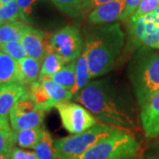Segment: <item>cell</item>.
Wrapping results in <instances>:
<instances>
[{"label":"cell","mask_w":159,"mask_h":159,"mask_svg":"<svg viewBox=\"0 0 159 159\" xmlns=\"http://www.w3.org/2000/svg\"><path fill=\"white\" fill-rule=\"evenodd\" d=\"M74 99L103 124L126 131L136 127L129 97L110 80L89 82Z\"/></svg>","instance_id":"cell-1"},{"label":"cell","mask_w":159,"mask_h":159,"mask_svg":"<svg viewBox=\"0 0 159 159\" xmlns=\"http://www.w3.org/2000/svg\"><path fill=\"white\" fill-rule=\"evenodd\" d=\"M125 43L119 23L100 25L85 31L84 51L89 67V79L109 73L115 65Z\"/></svg>","instance_id":"cell-2"},{"label":"cell","mask_w":159,"mask_h":159,"mask_svg":"<svg viewBox=\"0 0 159 159\" xmlns=\"http://www.w3.org/2000/svg\"><path fill=\"white\" fill-rule=\"evenodd\" d=\"M130 79L142 107L159 92V52L142 54L133 62Z\"/></svg>","instance_id":"cell-3"},{"label":"cell","mask_w":159,"mask_h":159,"mask_svg":"<svg viewBox=\"0 0 159 159\" xmlns=\"http://www.w3.org/2000/svg\"><path fill=\"white\" fill-rule=\"evenodd\" d=\"M119 129L103 123H97L83 133L58 139L54 142L57 158L77 159L94 145L113 134Z\"/></svg>","instance_id":"cell-4"},{"label":"cell","mask_w":159,"mask_h":159,"mask_svg":"<svg viewBox=\"0 0 159 159\" xmlns=\"http://www.w3.org/2000/svg\"><path fill=\"white\" fill-rule=\"evenodd\" d=\"M140 149V144L128 131L119 129L104 138L77 159H131Z\"/></svg>","instance_id":"cell-5"},{"label":"cell","mask_w":159,"mask_h":159,"mask_svg":"<svg viewBox=\"0 0 159 159\" xmlns=\"http://www.w3.org/2000/svg\"><path fill=\"white\" fill-rule=\"evenodd\" d=\"M84 50V41L80 30L66 26L51 34L48 40L47 51L57 53L66 64L75 61Z\"/></svg>","instance_id":"cell-6"},{"label":"cell","mask_w":159,"mask_h":159,"mask_svg":"<svg viewBox=\"0 0 159 159\" xmlns=\"http://www.w3.org/2000/svg\"><path fill=\"white\" fill-rule=\"evenodd\" d=\"M55 108L64 128L72 134L83 133L97 124L94 115L80 104L66 101L58 102Z\"/></svg>","instance_id":"cell-7"},{"label":"cell","mask_w":159,"mask_h":159,"mask_svg":"<svg viewBox=\"0 0 159 159\" xmlns=\"http://www.w3.org/2000/svg\"><path fill=\"white\" fill-rule=\"evenodd\" d=\"M44 111L36 108L27 92L11 109L9 120L13 132L41 127Z\"/></svg>","instance_id":"cell-8"},{"label":"cell","mask_w":159,"mask_h":159,"mask_svg":"<svg viewBox=\"0 0 159 159\" xmlns=\"http://www.w3.org/2000/svg\"><path fill=\"white\" fill-rule=\"evenodd\" d=\"M133 42L152 49L159 46V6L151 13L135 20H129Z\"/></svg>","instance_id":"cell-9"},{"label":"cell","mask_w":159,"mask_h":159,"mask_svg":"<svg viewBox=\"0 0 159 159\" xmlns=\"http://www.w3.org/2000/svg\"><path fill=\"white\" fill-rule=\"evenodd\" d=\"M125 6V0H114L94 8L88 16L91 25H104L120 20Z\"/></svg>","instance_id":"cell-10"},{"label":"cell","mask_w":159,"mask_h":159,"mask_svg":"<svg viewBox=\"0 0 159 159\" xmlns=\"http://www.w3.org/2000/svg\"><path fill=\"white\" fill-rule=\"evenodd\" d=\"M45 36L46 34L43 31L29 26L20 40L28 57L41 61L43 59L48 45V43H45Z\"/></svg>","instance_id":"cell-11"},{"label":"cell","mask_w":159,"mask_h":159,"mask_svg":"<svg viewBox=\"0 0 159 159\" xmlns=\"http://www.w3.org/2000/svg\"><path fill=\"white\" fill-rule=\"evenodd\" d=\"M28 92V88L20 83L0 87V121L8 123L11 109Z\"/></svg>","instance_id":"cell-12"},{"label":"cell","mask_w":159,"mask_h":159,"mask_svg":"<svg viewBox=\"0 0 159 159\" xmlns=\"http://www.w3.org/2000/svg\"><path fill=\"white\" fill-rule=\"evenodd\" d=\"M141 122L146 136L159 135V92L141 107Z\"/></svg>","instance_id":"cell-13"},{"label":"cell","mask_w":159,"mask_h":159,"mask_svg":"<svg viewBox=\"0 0 159 159\" xmlns=\"http://www.w3.org/2000/svg\"><path fill=\"white\" fill-rule=\"evenodd\" d=\"M42 61L33 57H27L18 62L19 83L28 88L38 80L41 72Z\"/></svg>","instance_id":"cell-14"},{"label":"cell","mask_w":159,"mask_h":159,"mask_svg":"<svg viewBox=\"0 0 159 159\" xmlns=\"http://www.w3.org/2000/svg\"><path fill=\"white\" fill-rule=\"evenodd\" d=\"M13 83H19L18 62L0 51V87Z\"/></svg>","instance_id":"cell-15"},{"label":"cell","mask_w":159,"mask_h":159,"mask_svg":"<svg viewBox=\"0 0 159 159\" xmlns=\"http://www.w3.org/2000/svg\"><path fill=\"white\" fill-rule=\"evenodd\" d=\"M29 25L16 20L2 24L0 26V45L9 42H20Z\"/></svg>","instance_id":"cell-16"},{"label":"cell","mask_w":159,"mask_h":159,"mask_svg":"<svg viewBox=\"0 0 159 159\" xmlns=\"http://www.w3.org/2000/svg\"><path fill=\"white\" fill-rule=\"evenodd\" d=\"M89 67L87 59V55L83 50L81 55L76 59V72H75V83L71 89L73 96H76L80 91L85 87L89 80Z\"/></svg>","instance_id":"cell-17"},{"label":"cell","mask_w":159,"mask_h":159,"mask_svg":"<svg viewBox=\"0 0 159 159\" xmlns=\"http://www.w3.org/2000/svg\"><path fill=\"white\" fill-rule=\"evenodd\" d=\"M51 2L70 17H80L90 10L89 0H51Z\"/></svg>","instance_id":"cell-18"},{"label":"cell","mask_w":159,"mask_h":159,"mask_svg":"<svg viewBox=\"0 0 159 159\" xmlns=\"http://www.w3.org/2000/svg\"><path fill=\"white\" fill-rule=\"evenodd\" d=\"M65 65V61L57 53L54 51H47L43 59L42 60L39 79L51 78L52 75L57 74Z\"/></svg>","instance_id":"cell-19"},{"label":"cell","mask_w":159,"mask_h":159,"mask_svg":"<svg viewBox=\"0 0 159 159\" xmlns=\"http://www.w3.org/2000/svg\"><path fill=\"white\" fill-rule=\"evenodd\" d=\"M42 127L14 132L15 143L22 148H34L43 134Z\"/></svg>","instance_id":"cell-20"},{"label":"cell","mask_w":159,"mask_h":159,"mask_svg":"<svg viewBox=\"0 0 159 159\" xmlns=\"http://www.w3.org/2000/svg\"><path fill=\"white\" fill-rule=\"evenodd\" d=\"M75 72L76 61H73L66 64L57 74L51 76V79L66 89L71 91L75 83Z\"/></svg>","instance_id":"cell-21"},{"label":"cell","mask_w":159,"mask_h":159,"mask_svg":"<svg viewBox=\"0 0 159 159\" xmlns=\"http://www.w3.org/2000/svg\"><path fill=\"white\" fill-rule=\"evenodd\" d=\"M34 153L39 159H58L55 149L54 141L50 133L43 129V134L34 147Z\"/></svg>","instance_id":"cell-22"},{"label":"cell","mask_w":159,"mask_h":159,"mask_svg":"<svg viewBox=\"0 0 159 159\" xmlns=\"http://www.w3.org/2000/svg\"><path fill=\"white\" fill-rule=\"evenodd\" d=\"M14 144V132L9 123L0 121V154L11 157Z\"/></svg>","instance_id":"cell-23"},{"label":"cell","mask_w":159,"mask_h":159,"mask_svg":"<svg viewBox=\"0 0 159 159\" xmlns=\"http://www.w3.org/2000/svg\"><path fill=\"white\" fill-rule=\"evenodd\" d=\"M20 20V12L16 0L6 5H0V21L2 24Z\"/></svg>","instance_id":"cell-24"},{"label":"cell","mask_w":159,"mask_h":159,"mask_svg":"<svg viewBox=\"0 0 159 159\" xmlns=\"http://www.w3.org/2000/svg\"><path fill=\"white\" fill-rule=\"evenodd\" d=\"M0 51L9 55L17 62H20L23 58L28 57L20 42H9L3 43L0 45Z\"/></svg>","instance_id":"cell-25"},{"label":"cell","mask_w":159,"mask_h":159,"mask_svg":"<svg viewBox=\"0 0 159 159\" xmlns=\"http://www.w3.org/2000/svg\"><path fill=\"white\" fill-rule=\"evenodd\" d=\"M159 6V0H142L135 12L132 15L129 20H135L139 18L143 17L151 13Z\"/></svg>","instance_id":"cell-26"},{"label":"cell","mask_w":159,"mask_h":159,"mask_svg":"<svg viewBox=\"0 0 159 159\" xmlns=\"http://www.w3.org/2000/svg\"><path fill=\"white\" fill-rule=\"evenodd\" d=\"M20 12V20L29 25V18L32 13L34 4L37 0H16Z\"/></svg>","instance_id":"cell-27"},{"label":"cell","mask_w":159,"mask_h":159,"mask_svg":"<svg viewBox=\"0 0 159 159\" xmlns=\"http://www.w3.org/2000/svg\"><path fill=\"white\" fill-rule=\"evenodd\" d=\"M142 0H125V6L124 12L119 20H126L132 17V15L135 12Z\"/></svg>","instance_id":"cell-28"},{"label":"cell","mask_w":159,"mask_h":159,"mask_svg":"<svg viewBox=\"0 0 159 159\" xmlns=\"http://www.w3.org/2000/svg\"><path fill=\"white\" fill-rule=\"evenodd\" d=\"M11 159H39L36 154L32 151L14 148L11 154Z\"/></svg>","instance_id":"cell-29"},{"label":"cell","mask_w":159,"mask_h":159,"mask_svg":"<svg viewBox=\"0 0 159 159\" xmlns=\"http://www.w3.org/2000/svg\"><path fill=\"white\" fill-rule=\"evenodd\" d=\"M114 0H89V4H90V9L96 8L98 6L107 4L109 2H111Z\"/></svg>","instance_id":"cell-30"},{"label":"cell","mask_w":159,"mask_h":159,"mask_svg":"<svg viewBox=\"0 0 159 159\" xmlns=\"http://www.w3.org/2000/svg\"><path fill=\"white\" fill-rule=\"evenodd\" d=\"M14 0H0V5H6V4H8V3H11Z\"/></svg>","instance_id":"cell-31"},{"label":"cell","mask_w":159,"mask_h":159,"mask_svg":"<svg viewBox=\"0 0 159 159\" xmlns=\"http://www.w3.org/2000/svg\"><path fill=\"white\" fill-rule=\"evenodd\" d=\"M0 159H11V157H7L6 155L0 154Z\"/></svg>","instance_id":"cell-32"},{"label":"cell","mask_w":159,"mask_h":159,"mask_svg":"<svg viewBox=\"0 0 159 159\" xmlns=\"http://www.w3.org/2000/svg\"><path fill=\"white\" fill-rule=\"evenodd\" d=\"M148 159H159V154L154 155V156H152V157H150Z\"/></svg>","instance_id":"cell-33"},{"label":"cell","mask_w":159,"mask_h":159,"mask_svg":"<svg viewBox=\"0 0 159 159\" xmlns=\"http://www.w3.org/2000/svg\"><path fill=\"white\" fill-rule=\"evenodd\" d=\"M1 25H2V23H1V21H0V26H1Z\"/></svg>","instance_id":"cell-34"},{"label":"cell","mask_w":159,"mask_h":159,"mask_svg":"<svg viewBox=\"0 0 159 159\" xmlns=\"http://www.w3.org/2000/svg\"><path fill=\"white\" fill-rule=\"evenodd\" d=\"M157 49H158V50H159V46H158V48H157Z\"/></svg>","instance_id":"cell-35"}]
</instances>
